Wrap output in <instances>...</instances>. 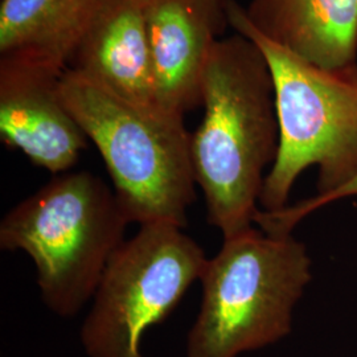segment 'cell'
Returning a JSON list of instances; mask_svg holds the SVG:
<instances>
[{
  "mask_svg": "<svg viewBox=\"0 0 357 357\" xmlns=\"http://www.w3.org/2000/svg\"><path fill=\"white\" fill-rule=\"evenodd\" d=\"M204 115L191 134L206 221L229 238L255 227L265 178L280 149L273 78L262 52L236 33L220 38L203 81Z\"/></svg>",
  "mask_w": 357,
  "mask_h": 357,
  "instance_id": "6da1fadb",
  "label": "cell"
},
{
  "mask_svg": "<svg viewBox=\"0 0 357 357\" xmlns=\"http://www.w3.org/2000/svg\"><path fill=\"white\" fill-rule=\"evenodd\" d=\"M225 7L236 33L262 52L274 85L280 149L261 193L264 212L284 209L310 167L319 171L317 195L340 188L357 174V61L340 68L311 64L261 35L236 0Z\"/></svg>",
  "mask_w": 357,
  "mask_h": 357,
  "instance_id": "7a4b0ae2",
  "label": "cell"
},
{
  "mask_svg": "<svg viewBox=\"0 0 357 357\" xmlns=\"http://www.w3.org/2000/svg\"><path fill=\"white\" fill-rule=\"evenodd\" d=\"M59 89L101 153L130 222L184 229L196 192L184 116L125 100L72 69L63 73Z\"/></svg>",
  "mask_w": 357,
  "mask_h": 357,
  "instance_id": "3957f363",
  "label": "cell"
},
{
  "mask_svg": "<svg viewBox=\"0 0 357 357\" xmlns=\"http://www.w3.org/2000/svg\"><path fill=\"white\" fill-rule=\"evenodd\" d=\"M130 220L114 191L89 171L64 172L0 221V248L32 259L44 305L72 318L91 301L125 243Z\"/></svg>",
  "mask_w": 357,
  "mask_h": 357,
  "instance_id": "277c9868",
  "label": "cell"
},
{
  "mask_svg": "<svg viewBox=\"0 0 357 357\" xmlns=\"http://www.w3.org/2000/svg\"><path fill=\"white\" fill-rule=\"evenodd\" d=\"M311 278L306 245L293 234L252 227L224 238L200 278L202 305L187 335V357H238L284 339Z\"/></svg>",
  "mask_w": 357,
  "mask_h": 357,
  "instance_id": "5b68a950",
  "label": "cell"
},
{
  "mask_svg": "<svg viewBox=\"0 0 357 357\" xmlns=\"http://www.w3.org/2000/svg\"><path fill=\"white\" fill-rule=\"evenodd\" d=\"M206 255L172 224L141 225L103 271L79 330L88 357H143L144 333L168 318L192 284Z\"/></svg>",
  "mask_w": 357,
  "mask_h": 357,
  "instance_id": "8992f818",
  "label": "cell"
},
{
  "mask_svg": "<svg viewBox=\"0 0 357 357\" xmlns=\"http://www.w3.org/2000/svg\"><path fill=\"white\" fill-rule=\"evenodd\" d=\"M63 75L0 61V138L53 175L76 166L88 137L65 106Z\"/></svg>",
  "mask_w": 357,
  "mask_h": 357,
  "instance_id": "52a82bcc",
  "label": "cell"
},
{
  "mask_svg": "<svg viewBox=\"0 0 357 357\" xmlns=\"http://www.w3.org/2000/svg\"><path fill=\"white\" fill-rule=\"evenodd\" d=\"M227 0H147L156 98L183 115L203 102L209 57L228 23Z\"/></svg>",
  "mask_w": 357,
  "mask_h": 357,
  "instance_id": "ba28073f",
  "label": "cell"
},
{
  "mask_svg": "<svg viewBox=\"0 0 357 357\" xmlns=\"http://www.w3.org/2000/svg\"><path fill=\"white\" fill-rule=\"evenodd\" d=\"M146 1L98 0L68 69L125 100L160 107L156 98Z\"/></svg>",
  "mask_w": 357,
  "mask_h": 357,
  "instance_id": "9c48e42d",
  "label": "cell"
},
{
  "mask_svg": "<svg viewBox=\"0 0 357 357\" xmlns=\"http://www.w3.org/2000/svg\"><path fill=\"white\" fill-rule=\"evenodd\" d=\"M245 13L261 35L311 64L357 61V0H252Z\"/></svg>",
  "mask_w": 357,
  "mask_h": 357,
  "instance_id": "30bf717a",
  "label": "cell"
},
{
  "mask_svg": "<svg viewBox=\"0 0 357 357\" xmlns=\"http://www.w3.org/2000/svg\"><path fill=\"white\" fill-rule=\"evenodd\" d=\"M98 0H1L0 61L63 75Z\"/></svg>",
  "mask_w": 357,
  "mask_h": 357,
  "instance_id": "8fae6325",
  "label": "cell"
},
{
  "mask_svg": "<svg viewBox=\"0 0 357 357\" xmlns=\"http://www.w3.org/2000/svg\"><path fill=\"white\" fill-rule=\"evenodd\" d=\"M357 196V174L340 188L326 195H315L296 204L287 205L278 212L259 211L255 222L259 229L271 234H291L298 222L326 205L336 203L342 199Z\"/></svg>",
  "mask_w": 357,
  "mask_h": 357,
  "instance_id": "7c38bea8",
  "label": "cell"
}]
</instances>
